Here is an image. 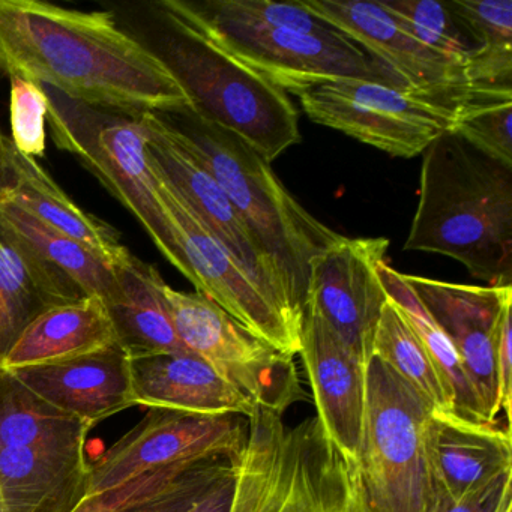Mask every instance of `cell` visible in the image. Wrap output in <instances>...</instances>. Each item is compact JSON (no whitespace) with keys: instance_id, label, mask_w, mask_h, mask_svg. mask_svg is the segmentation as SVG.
Masks as SVG:
<instances>
[{"instance_id":"6da1fadb","label":"cell","mask_w":512,"mask_h":512,"mask_svg":"<svg viewBox=\"0 0 512 512\" xmlns=\"http://www.w3.org/2000/svg\"><path fill=\"white\" fill-rule=\"evenodd\" d=\"M2 76L22 77L77 103L130 118L194 112L160 56L106 11L0 0Z\"/></svg>"},{"instance_id":"7a4b0ae2","label":"cell","mask_w":512,"mask_h":512,"mask_svg":"<svg viewBox=\"0 0 512 512\" xmlns=\"http://www.w3.org/2000/svg\"><path fill=\"white\" fill-rule=\"evenodd\" d=\"M422 155L404 250L442 254L488 286H512V167L451 131Z\"/></svg>"},{"instance_id":"3957f363","label":"cell","mask_w":512,"mask_h":512,"mask_svg":"<svg viewBox=\"0 0 512 512\" xmlns=\"http://www.w3.org/2000/svg\"><path fill=\"white\" fill-rule=\"evenodd\" d=\"M163 116L221 185L274 265L290 307L304 319L313 265L343 235L299 205L271 163L241 137L194 112Z\"/></svg>"},{"instance_id":"277c9868","label":"cell","mask_w":512,"mask_h":512,"mask_svg":"<svg viewBox=\"0 0 512 512\" xmlns=\"http://www.w3.org/2000/svg\"><path fill=\"white\" fill-rule=\"evenodd\" d=\"M157 11L166 31L152 50L187 92L197 116L241 137L268 163L301 143L298 110L286 92L224 52L166 0Z\"/></svg>"},{"instance_id":"5b68a950","label":"cell","mask_w":512,"mask_h":512,"mask_svg":"<svg viewBox=\"0 0 512 512\" xmlns=\"http://www.w3.org/2000/svg\"><path fill=\"white\" fill-rule=\"evenodd\" d=\"M166 2L224 52L286 94L298 97L313 86L335 80H367L406 88L391 71L335 29L304 32L253 25L214 16L196 2Z\"/></svg>"},{"instance_id":"8992f818","label":"cell","mask_w":512,"mask_h":512,"mask_svg":"<svg viewBox=\"0 0 512 512\" xmlns=\"http://www.w3.org/2000/svg\"><path fill=\"white\" fill-rule=\"evenodd\" d=\"M431 410L385 362L371 358L359 460L370 512H430L424 425Z\"/></svg>"},{"instance_id":"52a82bcc","label":"cell","mask_w":512,"mask_h":512,"mask_svg":"<svg viewBox=\"0 0 512 512\" xmlns=\"http://www.w3.org/2000/svg\"><path fill=\"white\" fill-rule=\"evenodd\" d=\"M47 94V92H46ZM47 118L58 148L73 152L134 215L160 253L173 263V241L158 202L148 160V136L139 118L107 113L56 91Z\"/></svg>"},{"instance_id":"ba28073f","label":"cell","mask_w":512,"mask_h":512,"mask_svg":"<svg viewBox=\"0 0 512 512\" xmlns=\"http://www.w3.org/2000/svg\"><path fill=\"white\" fill-rule=\"evenodd\" d=\"M148 160L172 235V265L193 283L197 293L223 308L254 337L289 358L299 355L301 328L263 295L241 263L212 235L151 158Z\"/></svg>"},{"instance_id":"9c48e42d","label":"cell","mask_w":512,"mask_h":512,"mask_svg":"<svg viewBox=\"0 0 512 512\" xmlns=\"http://www.w3.org/2000/svg\"><path fill=\"white\" fill-rule=\"evenodd\" d=\"M316 124L341 131L392 157L412 158L451 131L463 101L367 80H335L298 95Z\"/></svg>"},{"instance_id":"30bf717a","label":"cell","mask_w":512,"mask_h":512,"mask_svg":"<svg viewBox=\"0 0 512 512\" xmlns=\"http://www.w3.org/2000/svg\"><path fill=\"white\" fill-rule=\"evenodd\" d=\"M161 293L185 349L211 365L257 406L284 415L287 407L302 397L293 358L254 337L200 293L179 292L166 281Z\"/></svg>"},{"instance_id":"8fae6325","label":"cell","mask_w":512,"mask_h":512,"mask_svg":"<svg viewBox=\"0 0 512 512\" xmlns=\"http://www.w3.org/2000/svg\"><path fill=\"white\" fill-rule=\"evenodd\" d=\"M248 421L151 407L148 415L89 464L86 497L125 484L140 473L175 464L241 454Z\"/></svg>"},{"instance_id":"7c38bea8","label":"cell","mask_w":512,"mask_h":512,"mask_svg":"<svg viewBox=\"0 0 512 512\" xmlns=\"http://www.w3.org/2000/svg\"><path fill=\"white\" fill-rule=\"evenodd\" d=\"M140 124L148 136L146 152L167 181L184 197L212 235L241 263L263 295L302 329V317L290 307L280 277L271 260L245 226L239 212L202 161L178 139L166 116L145 113Z\"/></svg>"},{"instance_id":"4fadbf2b","label":"cell","mask_w":512,"mask_h":512,"mask_svg":"<svg viewBox=\"0 0 512 512\" xmlns=\"http://www.w3.org/2000/svg\"><path fill=\"white\" fill-rule=\"evenodd\" d=\"M386 238L341 236L311 271L305 308L316 311L349 352L367 367L383 308L388 302L380 280Z\"/></svg>"},{"instance_id":"5bb4252c","label":"cell","mask_w":512,"mask_h":512,"mask_svg":"<svg viewBox=\"0 0 512 512\" xmlns=\"http://www.w3.org/2000/svg\"><path fill=\"white\" fill-rule=\"evenodd\" d=\"M299 2L317 19L358 44L374 61L400 79L406 88L455 101L485 98L470 91L463 62L419 43L383 10L380 2Z\"/></svg>"},{"instance_id":"9a60e30c","label":"cell","mask_w":512,"mask_h":512,"mask_svg":"<svg viewBox=\"0 0 512 512\" xmlns=\"http://www.w3.org/2000/svg\"><path fill=\"white\" fill-rule=\"evenodd\" d=\"M460 359L485 422L500 415L494 349L503 317L512 310V286H467L404 275Z\"/></svg>"},{"instance_id":"2e32d148","label":"cell","mask_w":512,"mask_h":512,"mask_svg":"<svg viewBox=\"0 0 512 512\" xmlns=\"http://www.w3.org/2000/svg\"><path fill=\"white\" fill-rule=\"evenodd\" d=\"M299 355L310 380L317 421L338 451L359 466L367 410V367L311 308L304 311Z\"/></svg>"},{"instance_id":"e0dca14e","label":"cell","mask_w":512,"mask_h":512,"mask_svg":"<svg viewBox=\"0 0 512 512\" xmlns=\"http://www.w3.org/2000/svg\"><path fill=\"white\" fill-rule=\"evenodd\" d=\"M0 233L25 260L47 307L91 295L106 299L112 289V266L11 203L0 202Z\"/></svg>"},{"instance_id":"ac0fdd59","label":"cell","mask_w":512,"mask_h":512,"mask_svg":"<svg viewBox=\"0 0 512 512\" xmlns=\"http://www.w3.org/2000/svg\"><path fill=\"white\" fill-rule=\"evenodd\" d=\"M11 371L47 403L91 427L137 406L131 358L119 343L68 361Z\"/></svg>"},{"instance_id":"d6986e66","label":"cell","mask_w":512,"mask_h":512,"mask_svg":"<svg viewBox=\"0 0 512 512\" xmlns=\"http://www.w3.org/2000/svg\"><path fill=\"white\" fill-rule=\"evenodd\" d=\"M431 497L458 500L512 470L511 428L431 410L424 425Z\"/></svg>"},{"instance_id":"ffe728a7","label":"cell","mask_w":512,"mask_h":512,"mask_svg":"<svg viewBox=\"0 0 512 512\" xmlns=\"http://www.w3.org/2000/svg\"><path fill=\"white\" fill-rule=\"evenodd\" d=\"M0 202L70 236L112 268L131 254L110 224L80 209L37 160L20 154L5 136L0 143Z\"/></svg>"},{"instance_id":"44dd1931","label":"cell","mask_w":512,"mask_h":512,"mask_svg":"<svg viewBox=\"0 0 512 512\" xmlns=\"http://www.w3.org/2000/svg\"><path fill=\"white\" fill-rule=\"evenodd\" d=\"M137 406L250 418L257 404L191 352L131 358Z\"/></svg>"},{"instance_id":"7402d4cb","label":"cell","mask_w":512,"mask_h":512,"mask_svg":"<svg viewBox=\"0 0 512 512\" xmlns=\"http://www.w3.org/2000/svg\"><path fill=\"white\" fill-rule=\"evenodd\" d=\"M88 479L85 443L0 449L2 512H74Z\"/></svg>"},{"instance_id":"603a6c76","label":"cell","mask_w":512,"mask_h":512,"mask_svg":"<svg viewBox=\"0 0 512 512\" xmlns=\"http://www.w3.org/2000/svg\"><path fill=\"white\" fill-rule=\"evenodd\" d=\"M157 268L134 257L113 266V284L106 302L118 343L130 358L155 353L188 352L176 335L161 293Z\"/></svg>"},{"instance_id":"cb8c5ba5","label":"cell","mask_w":512,"mask_h":512,"mask_svg":"<svg viewBox=\"0 0 512 512\" xmlns=\"http://www.w3.org/2000/svg\"><path fill=\"white\" fill-rule=\"evenodd\" d=\"M118 343L106 302L100 296L55 305L38 314L4 361L8 370L56 364Z\"/></svg>"},{"instance_id":"d4e9b609","label":"cell","mask_w":512,"mask_h":512,"mask_svg":"<svg viewBox=\"0 0 512 512\" xmlns=\"http://www.w3.org/2000/svg\"><path fill=\"white\" fill-rule=\"evenodd\" d=\"M446 5L478 46L464 68L470 91L512 100L511 0H449Z\"/></svg>"},{"instance_id":"484cf974","label":"cell","mask_w":512,"mask_h":512,"mask_svg":"<svg viewBox=\"0 0 512 512\" xmlns=\"http://www.w3.org/2000/svg\"><path fill=\"white\" fill-rule=\"evenodd\" d=\"M91 428L47 403L0 364V449L80 445Z\"/></svg>"},{"instance_id":"4316f807","label":"cell","mask_w":512,"mask_h":512,"mask_svg":"<svg viewBox=\"0 0 512 512\" xmlns=\"http://www.w3.org/2000/svg\"><path fill=\"white\" fill-rule=\"evenodd\" d=\"M373 358L385 362L433 410L454 413V398L439 368L397 305L388 298L373 341Z\"/></svg>"},{"instance_id":"83f0119b","label":"cell","mask_w":512,"mask_h":512,"mask_svg":"<svg viewBox=\"0 0 512 512\" xmlns=\"http://www.w3.org/2000/svg\"><path fill=\"white\" fill-rule=\"evenodd\" d=\"M388 298L397 305L413 331L421 338L454 398V413L473 422H485L475 394L467 382L460 359L445 332L439 328L421 299L404 280V274L382 262L377 268Z\"/></svg>"},{"instance_id":"f1b7e54d","label":"cell","mask_w":512,"mask_h":512,"mask_svg":"<svg viewBox=\"0 0 512 512\" xmlns=\"http://www.w3.org/2000/svg\"><path fill=\"white\" fill-rule=\"evenodd\" d=\"M383 10L415 40L455 61L463 62L478 50L466 29L449 11L446 2L436 0H389Z\"/></svg>"},{"instance_id":"f546056e","label":"cell","mask_w":512,"mask_h":512,"mask_svg":"<svg viewBox=\"0 0 512 512\" xmlns=\"http://www.w3.org/2000/svg\"><path fill=\"white\" fill-rule=\"evenodd\" d=\"M47 308L25 260L0 233V364L26 326Z\"/></svg>"},{"instance_id":"4dcf8cb0","label":"cell","mask_w":512,"mask_h":512,"mask_svg":"<svg viewBox=\"0 0 512 512\" xmlns=\"http://www.w3.org/2000/svg\"><path fill=\"white\" fill-rule=\"evenodd\" d=\"M512 100L473 98L458 104L451 133L493 160L512 167Z\"/></svg>"},{"instance_id":"1f68e13d","label":"cell","mask_w":512,"mask_h":512,"mask_svg":"<svg viewBox=\"0 0 512 512\" xmlns=\"http://www.w3.org/2000/svg\"><path fill=\"white\" fill-rule=\"evenodd\" d=\"M239 455L197 461L166 488L124 512H187L220 479L235 469Z\"/></svg>"},{"instance_id":"d6a6232c","label":"cell","mask_w":512,"mask_h":512,"mask_svg":"<svg viewBox=\"0 0 512 512\" xmlns=\"http://www.w3.org/2000/svg\"><path fill=\"white\" fill-rule=\"evenodd\" d=\"M11 142L26 157H44L47 146L46 121L49 97L46 89L22 77H10Z\"/></svg>"},{"instance_id":"836d02e7","label":"cell","mask_w":512,"mask_h":512,"mask_svg":"<svg viewBox=\"0 0 512 512\" xmlns=\"http://www.w3.org/2000/svg\"><path fill=\"white\" fill-rule=\"evenodd\" d=\"M199 5L214 16L253 25L292 28L304 32H325L331 28L305 10L299 0H209Z\"/></svg>"},{"instance_id":"e575fe53","label":"cell","mask_w":512,"mask_h":512,"mask_svg":"<svg viewBox=\"0 0 512 512\" xmlns=\"http://www.w3.org/2000/svg\"><path fill=\"white\" fill-rule=\"evenodd\" d=\"M193 464H175V466L161 467V469L140 473L139 476L130 479L125 484L110 488L104 493L86 497L74 512H124L130 506L136 505L166 488L170 482L175 481Z\"/></svg>"},{"instance_id":"d590c367","label":"cell","mask_w":512,"mask_h":512,"mask_svg":"<svg viewBox=\"0 0 512 512\" xmlns=\"http://www.w3.org/2000/svg\"><path fill=\"white\" fill-rule=\"evenodd\" d=\"M512 470L500 473L478 490L454 500L443 494H433L430 512H508L512 509Z\"/></svg>"},{"instance_id":"8d00e7d4","label":"cell","mask_w":512,"mask_h":512,"mask_svg":"<svg viewBox=\"0 0 512 512\" xmlns=\"http://www.w3.org/2000/svg\"><path fill=\"white\" fill-rule=\"evenodd\" d=\"M494 368H496L497 406L505 413L506 422L511 419L512 403V338L511 310L503 317L494 349Z\"/></svg>"},{"instance_id":"74e56055","label":"cell","mask_w":512,"mask_h":512,"mask_svg":"<svg viewBox=\"0 0 512 512\" xmlns=\"http://www.w3.org/2000/svg\"><path fill=\"white\" fill-rule=\"evenodd\" d=\"M316 512H370L359 469L338 476Z\"/></svg>"},{"instance_id":"f35d334b","label":"cell","mask_w":512,"mask_h":512,"mask_svg":"<svg viewBox=\"0 0 512 512\" xmlns=\"http://www.w3.org/2000/svg\"><path fill=\"white\" fill-rule=\"evenodd\" d=\"M236 469H238V463L232 472L220 479L187 512H230L233 496H235Z\"/></svg>"},{"instance_id":"ab89813d","label":"cell","mask_w":512,"mask_h":512,"mask_svg":"<svg viewBox=\"0 0 512 512\" xmlns=\"http://www.w3.org/2000/svg\"><path fill=\"white\" fill-rule=\"evenodd\" d=\"M0 512H2V502H0Z\"/></svg>"},{"instance_id":"60d3db41","label":"cell","mask_w":512,"mask_h":512,"mask_svg":"<svg viewBox=\"0 0 512 512\" xmlns=\"http://www.w3.org/2000/svg\"><path fill=\"white\" fill-rule=\"evenodd\" d=\"M0 143H2V133H0Z\"/></svg>"},{"instance_id":"b9f144b4","label":"cell","mask_w":512,"mask_h":512,"mask_svg":"<svg viewBox=\"0 0 512 512\" xmlns=\"http://www.w3.org/2000/svg\"><path fill=\"white\" fill-rule=\"evenodd\" d=\"M508 512H512V509H509V511H508Z\"/></svg>"}]
</instances>
